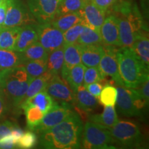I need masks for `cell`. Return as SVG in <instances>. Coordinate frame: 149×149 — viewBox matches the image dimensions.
I'll return each mask as SVG.
<instances>
[{
    "label": "cell",
    "instance_id": "obj_1",
    "mask_svg": "<svg viewBox=\"0 0 149 149\" xmlns=\"http://www.w3.org/2000/svg\"><path fill=\"white\" fill-rule=\"evenodd\" d=\"M83 127L79 115L72 112L58 124L40 133V146L51 149L81 148Z\"/></svg>",
    "mask_w": 149,
    "mask_h": 149
},
{
    "label": "cell",
    "instance_id": "obj_2",
    "mask_svg": "<svg viewBox=\"0 0 149 149\" xmlns=\"http://www.w3.org/2000/svg\"><path fill=\"white\" fill-rule=\"evenodd\" d=\"M118 69L124 86L137 88L148 79V67L140 60L132 48L121 47L116 53Z\"/></svg>",
    "mask_w": 149,
    "mask_h": 149
},
{
    "label": "cell",
    "instance_id": "obj_3",
    "mask_svg": "<svg viewBox=\"0 0 149 149\" xmlns=\"http://www.w3.org/2000/svg\"><path fill=\"white\" fill-rule=\"evenodd\" d=\"M31 81L23 65L0 70V91L14 109H21Z\"/></svg>",
    "mask_w": 149,
    "mask_h": 149
},
{
    "label": "cell",
    "instance_id": "obj_4",
    "mask_svg": "<svg viewBox=\"0 0 149 149\" xmlns=\"http://www.w3.org/2000/svg\"><path fill=\"white\" fill-rule=\"evenodd\" d=\"M117 109L121 115L127 117L139 115L147 104L138 91L126 88L124 85L117 86Z\"/></svg>",
    "mask_w": 149,
    "mask_h": 149
},
{
    "label": "cell",
    "instance_id": "obj_5",
    "mask_svg": "<svg viewBox=\"0 0 149 149\" xmlns=\"http://www.w3.org/2000/svg\"><path fill=\"white\" fill-rule=\"evenodd\" d=\"M81 146L84 148H114L109 128L93 122L86 123L83 127Z\"/></svg>",
    "mask_w": 149,
    "mask_h": 149
},
{
    "label": "cell",
    "instance_id": "obj_6",
    "mask_svg": "<svg viewBox=\"0 0 149 149\" xmlns=\"http://www.w3.org/2000/svg\"><path fill=\"white\" fill-rule=\"evenodd\" d=\"M113 143L120 146L135 148L142 143V135L139 126L128 121H118L109 128Z\"/></svg>",
    "mask_w": 149,
    "mask_h": 149
},
{
    "label": "cell",
    "instance_id": "obj_7",
    "mask_svg": "<svg viewBox=\"0 0 149 149\" xmlns=\"http://www.w3.org/2000/svg\"><path fill=\"white\" fill-rule=\"evenodd\" d=\"M6 14L3 25L6 27H22L37 23L29 7L22 0H6Z\"/></svg>",
    "mask_w": 149,
    "mask_h": 149
},
{
    "label": "cell",
    "instance_id": "obj_8",
    "mask_svg": "<svg viewBox=\"0 0 149 149\" xmlns=\"http://www.w3.org/2000/svg\"><path fill=\"white\" fill-rule=\"evenodd\" d=\"M119 21V34L122 47L131 48L135 40V35L140 31L141 19L137 15L122 13L117 17Z\"/></svg>",
    "mask_w": 149,
    "mask_h": 149
},
{
    "label": "cell",
    "instance_id": "obj_9",
    "mask_svg": "<svg viewBox=\"0 0 149 149\" xmlns=\"http://www.w3.org/2000/svg\"><path fill=\"white\" fill-rule=\"evenodd\" d=\"M61 0H27L28 7L38 24L51 23L57 15Z\"/></svg>",
    "mask_w": 149,
    "mask_h": 149
},
{
    "label": "cell",
    "instance_id": "obj_10",
    "mask_svg": "<svg viewBox=\"0 0 149 149\" xmlns=\"http://www.w3.org/2000/svg\"><path fill=\"white\" fill-rule=\"evenodd\" d=\"M72 112L73 111L70 104L56 102L55 105L44 115L41 122L33 130L42 133L58 124Z\"/></svg>",
    "mask_w": 149,
    "mask_h": 149
},
{
    "label": "cell",
    "instance_id": "obj_11",
    "mask_svg": "<svg viewBox=\"0 0 149 149\" xmlns=\"http://www.w3.org/2000/svg\"><path fill=\"white\" fill-rule=\"evenodd\" d=\"M38 41L48 52L58 49L64 45V34L51 23L38 24Z\"/></svg>",
    "mask_w": 149,
    "mask_h": 149
},
{
    "label": "cell",
    "instance_id": "obj_12",
    "mask_svg": "<svg viewBox=\"0 0 149 149\" xmlns=\"http://www.w3.org/2000/svg\"><path fill=\"white\" fill-rule=\"evenodd\" d=\"M104 53L100 59L98 68L104 78L107 76L111 77L116 85H124L118 69L116 53L114 46L104 45Z\"/></svg>",
    "mask_w": 149,
    "mask_h": 149
},
{
    "label": "cell",
    "instance_id": "obj_13",
    "mask_svg": "<svg viewBox=\"0 0 149 149\" xmlns=\"http://www.w3.org/2000/svg\"><path fill=\"white\" fill-rule=\"evenodd\" d=\"M45 91L53 99L59 102L74 104V93L65 79L59 74L53 75L46 85Z\"/></svg>",
    "mask_w": 149,
    "mask_h": 149
},
{
    "label": "cell",
    "instance_id": "obj_14",
    "mask_svg": "<svg viewBox=\"0 0 149 149\" xmlns=\"http://www.w3.org/2000/svg\"><path fill=\"white\" fill-rule=\"evenodd\" d=\"M102 44L105 46L122 47L119 34V21L114 15L105 18L100 30Z\"/></svg>",
    "mask_w": 149,
    "mask_h": 149
},
{
    "label": "cell",
    "instance_id": "obj_15",
    "mask_svg": "<svg viewBox=\"0 0 149 149\" xmlns=\"http://www.w3.org/2000/svg\"><path fill=\"white\" fill-rule=\"evenodd\" d=\"M82 23L91 29L100 32V28L104 23L106 12L98 8L91 0H86L83 8L79 10Z\"/></svg>",
    "mask_w": 149,
    "mask_h": 149
},
{
    "label": "cell",
    "instance_id": "obj_16",
    "mask_svg": "<svg viewBox=\"0 0 149 149\" xmlns=\"http://www.w3.org/2000/svg\"><path fill=\"white\" fill-rule=\"evenodd\" d=\"M64 64L61 70V76L65 79L69 70L72 67L80 64L81 60V46L78 43L64 44Z\"/></svg>",
    "mask_w": 149,
    "mask_h": 149
},
{
    "label": "cell",
    "instance_id": "obj_17",
    "mask_svg": "<svg viewBox=\"0 0 149 149\" xmlns=\"http://www.w3.org/2000/svg\"><path fill=\"white\" fill-rule=\"evenodd\" d=\"M38 40V23L28 24L21 27L14 51L22 53Z\"/></svg>",
    "mask_w": 149,
    "mask_h": 149
},
{
    "label": "cell",
    "instance_id": "obj_18",
    "mask_svg": "<svg viewBox=\"0 0 149 149\" xmlns=\"http://www.w3.org/2000/svg\"><path fill=\"white\" fill-rule=\"evenodd\" d=\"M81 46V60L86 67H98L104 53V45L95 44Z\"/></svg>",
    "mask_w": 149,
    "mask_h": 149
},
{
    "label": "cell",
    "instance_id": "obj_19",
    "mask_svg": "<svg viewBox=\"0 0 149 149\" xmlns=\"http://www.w3.org/2000/svg\"><path fill=\"white\" fill-rule=\"evenodd\" d=\"M74 104L83 111H93L98 107L97 97L91 94L83 85L80 86L74 93Z\"/></svg>",
    "mask_w": 149,
    "mask_h": 149
},
{
    "label": "cell",
    "instance_id": "obj_20",
    "mask_svg": "<svg viewBox=\"0 0 149 149\" xmlns=\"http://www.w3.org/2000/svg\"><path fill=\"white\" fill-rule=\"evenodd\" d=\"M132 49L146 66L149 65V40L145 33L139 31L135 35Z\"/></svg>",
    "mask_w": 149,
    "mask_h": 149
},
{
    "label": "cell",
    "instance_id": "obj_21",
    "mask_svg": "<svg viewBox=\"0 0 149 149\" xmlns=\"http://www.w3.org/2000/svg\"><path fill=\"white\" fill-rule=\"evenodd\" d=\"M25 61L22 53L14 50L0 49V70L20 66Z\"/></svg>",
    "mask_w": 149,
    "mask_h": 149
},
{
    "label": "cell",
    "instance_id": "obj_22",
    "mask_svg": "<svg viewBox=\"0 0 149 149\" xmlns=\"http://www.w3.org/2000/svg\"><path fill=\"white\" fill-rule=\"evenodd\" d=\"M55 103V100H54L45 91H43L38 93L32 97L25 100L22 104L20 108H22L23 106L33 105L39 108L41 111H43L44 114H46L48 111L52 109Z\"/></svg>",
    "mask_w": 149,
    "mask_h": 149
},
{
    "label": "cell",
    "instance_id": "obj_23",
    "mask_svg": "<svg viewBox=\"0 0 149 149\" xmlns=\"http://www.w3.org/2000/svg\"><path fill=\"white\" fill-rule=\"evenodd\" d=\"M80 22H82V17L79 11H78L56 17L51 24L56 29L64 33Z\"/></svg>",
    "mask_w": 149,
    "mask_h": 149
},
{
    "label": "cell",
    "instance_id": "obj_24",
    "mask_svg": "<svg viewBox=\"0 0 149 149\" xmlns=\"http://www.w3.org/2000/svg\"><path fill=\"white\" fill-rule=\"evenodd\" d=\"M21 27L0 26V49L14 50Z\"/></svg>",
    "mask_w": 149,
    "mask_h": 149
},
{
    "label": "cell",
    "instance_id": "obj_25",
    "mask_svg": "<svg viewBox=\"0 0 149 149\" xmlns=\"http://www.w3.org/2000/svg\"><path fill=\"white\" fill-rule=\"evenodd\" d=\"M90 121L106 128H111L119 120L114 106H105L103 113L100 115H91Z\"/></svg>",
    "mask_w": 149,
    "mask_h": 149
},
{
    "label": "cell",
    "instance_id": "obj_26",
    "mask_svg": "<svg viewBox=\"0 0 149 149\" xmlns=\"http://www.w3.org/2000/svg\"><path fill=\"white\" fill-rule=\"evenodd\" d=\"M64 64V50L63 47L56 49L48 53L46 61V71L52 75L60 74Z\"/></svg>",
    "mask_w": 149,
    "mask_h": 149
},
{
    "label": "cell",
    "instance_id": "obj_27",
    "mask_svg": "<svg viewBox=\"0 0 149 149\" xmlns=\"http://www.w3.org/2000/svg\"><path fill=\"white\" fill-rule=\"evenodd\" d=\"M86 68V67L83 64L80 63L72 67L68 72L66 77L65 78V80L74 93L77 91V88L83 84L84 74Z\"/></svg>",
    "mask_w": 149,
    "mask_h": 149
},
{
    "label": "cell",
    "instance_id": "obj_28",
    "mask_svg": "<svg viewBox=\"0 0 149 149\" xmlns=\"http://www.w3.org/2000/svg\"><path fill=\"white\" fill-rule=\"evenodd\" d=\"M52 76L53 75L51 74L46 71L40 77L33 79L29 84L26 93L24 96V102L27 99L32 97L41 91H45L46 85Z\"/></svg>",
    "mask_w": 149,
    "mask_h": 149
},
{
    "label": "cell",
    "instance_id": "obj_29",
    "mask_svg": "<svg viewBox=\"0 0 149 149\" xmlns=\"http://www.w3.org/2000/svg\"><path fill=\"white\" fill-rule=\"evenodd\" d=\"M22 53L26 61L42 60L46 61L48 55V52L38 41L29 46Z\"/></svg>",
    "mask_w": 149,
    "mask_h": 149
},
{
    "label": "cell",
    "instance_id": "obj_30",
    "mask_svg": "<svg viewBox=\"0 0 149 149\" xmlns=\"http://www.w3.org/2000/svg\"><path fill=\"white\" fill-rule=\"evenodd\" d=\"M21 109H23L25 113L28 128L31 130L40 124L45 115L39 108L33 105L23 106Z\"/></svg>",
    "mask_w": 149,
    "mask_h": 149
},
{
    "label": "cell",
    "instance_id": "obj_31",
    "mask_svg": "<svg viewBox=\"0 0 149 149\" xmlns=\"http://www.w3.org/2000/svg\"><path fill=\"white\" fill-rule=\"evenodd\" d=\"M77 43L81 46L102 44V41L101 35L99 31H95L88 26L85 25L84 29L78 38Z\"/></svg>",
    "mask_w": 149,
    "mask_h": 149
},
{
    "label": "cell",
    "instance_id": "obj_32",
    "mask_svg": "<svg viewBox=\"0 0 149 149\" xmlns=\"http://www.w3.org/2000/svg\"><path fill=\"white\" fill-rule=\"evenodd\" d=\"M23 66L26 70L31 81L40 77L46 72V61L42 60H27L24 61Z\"/></svg>",
    "mask_w": 149,
    "mask_h": 149
},
{
    "label": "cell",
    "instance_id": "obj_33",
    "mask_svg": "<svg viewBox=\"0 0 149 149\" xmlns=\"http://www.w3.org/2000/svg\"><path fill=\"white\" fill-rule=\"evenodd\" d=\"M86 0H61L57 16L78 12L83 8Z\"/></svg>",
    "mask_w": 149,
    "mask_h": 149
},
{
    "label": "cell",
    "instance_id": "obj_34",
    "mask_svg": "<svg viewBox=\"0 0 149 149\" xmlns=\"http://www.w3.org/2000/svg\"><path fill=\"white\" fill-rule=\"evenodd\" d=\"M117 95V88L113 86L107 85L102 88L99 97L104 106H114L116 103Z\"/></svg>",
    "mask_w": 149,
    "mask_h": 149
},
{
    "label": "cell",
    "instance_id": "obj_35",
    "mask_svg": "<svg viewBox=\"0 0 149 149\" xmlns=\"http://www.w3.org/2000/svg\"><path fill=\"white\" fill-rule=\"evenodd\" d=\"M105 78L103 77L98 67H88L86 68L84 74L83 86L86 87L90 84L95 82H101Z\"/></svg>",
    "mask_w": 149,
    "mask_h": 149
},
{
    "label": "cell",
    "instance_id": "obj_36",
    "mask_svg": "<svg viewBox=\"0 0 149 149\" xmlns=\"http://www.w3.org/2000/svg\"><path fill=\"white\" fill-rule=\"evenodd\" d=\"M84 26L82 22H80L63 33L64 44H72L77 42L78 38L84 29Z\"/></svg>",
    "mask_w": 149,
    "mask_h": 149
},
{
    "label": "cell",
    "instance_id": "obj_37",
    "mask_svg": "<svg viewBox=\"0 0 149 149\" xmlns=\"http://www.w3.org/2000/svg\"><path fill=\"white\" fill-rule=\"evenodd\" d=\"M37 143V136L32 131H27L24 133L19 139L17 147L20 148H31Z\"/></svg>",
    "mask_w": 149,
    "mask_h": 149
},
{
    "label": "cell",
    "instance_id": "obj_38",
    "mask_svg": "<svg viewBox=\"0 0 149 149\" xmlns=\"http://www.w3.org/2000/svg\"><path fill=\"white\" fill-rule=\"evenodd\" d=\"M17 146V142L12 135H6L0 139V148H13Z\"/></svg>",
    "mask_w": 149,
    "mask_h": 149
},
{
    "label": "cell",
    "instance_id": "obj_39",
    "mask_svg": "<svg viewBox=\"0 0 149 149\" xmlns=\"http://www.w3.org/2000/svg\"><path fill=\"white\" fill-rule=\"evenodd\" d=\"M17 124L8 120L0 122V139L6 135H10L13 128Z\"/></svg>",
    "mask_w": 149,
    "mask_h": 149
},
{
    "label": "cell",
    "instance_id": "obj_40",
    "mask_svg": "<svg viewBox=\"0 0 149 149\" xmlns=\"http://www.w3.org/2000/svg\"><path fill=\"white\" fill-rule=\"evenodd\" d=\"M135 89L138 91L139 94L148 105L149 102V79H147L140 86Z\"/></svg>",
    "mask_w": 149,
    "mask_h": 149
},
{
    "label": "cell",
    "instance_id": "obj_41",
    "mask_svg": "<svg viewBox=\"0 0 149 149\" xmlns=\"http://www.w3.org/2000/svg\"><path fill=\"white\" fill-rule=\"evenodd\" d=\"M86 88L93 95L96 97H99L102 88H103V86L100 82H95L88 84L86 87Z\"/></svg>",
    "mask_w": 149,
    "mask_h": 149
},
{
    "label": "cell",
    "instance_id": "obj_42",
    "mask_svg": "<svg viewBox=\"0 0 149 149\" xmlns=\"http://www.w3.org/2000/svg\"><path fill=\"white\" fill-rule=\"evenodd\" d=\"M94 4L102 10L107 11L110 7H111L116 2L117 0H91Z\"/></svg>",
    "mask_w": 149,
    "mask_h": 149
},
{
    "label": "cell",
    "instance_id": "obj_43",
    "mask_svg": "<svg viewBox=\"0 0 149 149\" xmlns=\"http://www.w3.org/2000/svg\"><path fill=\"white\" fill-rule=\"evenodd\" d=\"M8 110V102L4 95L0 91V120L6 115Z\"/></svg>",
    "mask_w": 149,
    "mask_h": 149
},
{
    "label": "cell",
    "instance_id": "obj_44",
    "mask_svg": "<svg viewBox=\"0 0 149 149\" xmlns=\"http://www.w3.org/2000/svg\"><path fill=\"white\" fill-rule=\"evenodd\" d=\"M10 134L12 135L13 137H14V139H15L17 144L19 139L21 138L22 135L24 134V132L23 130H22V128H20L17 125H16L13 128Z\"/></svg>",
    "mask_w": 149,
    "mask_h": 149
},
{
    "label": "cell",
    "instance_id": "obj_45",
    "mask_svg": "<svg viewBox=\"0 0 149 149\" xmlns=\"http://www.w3.org/2000/svg\"><path fill=\"white\" fill-rule=\"evenodd\" d=\"M6 0H4V1L0 4V26H2L3 22H4L6 14Z\"/></svg>",
    "mask_w": 149,
    "mask_h": 149
},
{
    "label": "cell",
    "instance_id": "obj_46",
    "mask_svg": "<svg viewBox=\"0 0 149 149\" xmlns=\"http://www.w3.org/2000/svg\"><path fill=\"white\" fill-rule=\"evenodd\" d=\"M3 1H4V0H0V4H1V3H2Z\"/></svg>",
    "mask_w": 149,
    "mask_h": 149
}]
</instances>
